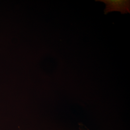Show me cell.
<instances>
[{
  "mask_svg": "<svg viewBox=\"0 0 130 130\" xmlns=\"http://www.w3.org/2000/svg\"></svg>",
  "mask_w": 130,
  "mask_h": 130,
  "instance_id": "7a4b0ae2",
  "label": "cell"
},
{
  "mask_svg": "<svg viewBox=\"0 0 130 130\" xmlns=\"http://www.w3.org/2000/svg\"><path fill=\"white\" fill-rule=\"evenodd\" d=\"M96 1L104 3L106 5L105 14L110 12H120L122 14L130 13V1L129 0H97Z\"/></svg>",
  "mask_w": 130,
  "mask_h": 130,
  "instance_id": "6da1fadb",
  "label": "cell"
}]
</instances>
